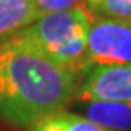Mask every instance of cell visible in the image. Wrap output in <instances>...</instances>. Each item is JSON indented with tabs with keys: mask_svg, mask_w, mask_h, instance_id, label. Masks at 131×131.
<instances>
[{
	"mask_svg": "<svg viewBox=\"0 0 131 131\" xmlns=\"http://www.w3.org/2000/svg\"><path fill=\"white\" fill-rule=\"evenodd\" d=\"M78 79L14 35L0 44V117L29 129L38 118L74 101Z\"/></svg>",
	"mask_w": 131,
	"mask_h": 131,
	"instance_id": "1",
	"label": "cell"
},
{
	"mask_svg": "<svg viewBox=\"0 0 131 131\" xmlns=\"http://www.w3.org/2000/svg\"><path fill=\"white\" fill-rule=\"evenodd\" d=\"M89 6L40 14L16 36L33 44L57 65L82 78L92 67L87 54Z\"/></svg>",
	"mask_w": 131,
	"mask_h": 131,
	"instance_id": "2",
	"label": "cell"
},
{
	"mask_svg": "<svg viewBox=\"0 0 131 131\" xmlns=\"http://www.w3.org/2000/svg\"><path fill=\"white\" fill-rule=\"evenodd\" d=\"M87 54L93 65H131V21L93 14L87 33Z\"/></svg>",
	"mask_w": 131,
	"mask_h": 131,
	"instance_id": "3",
	"label": "cell"
},
{
	"mask_svg": "<svg viewBox=\"0 0 131 131\" xmlns=\"http://www.w3.org/2000/svg\"><path fill=\"white\" fill-rule=\"evenodd\" d=\"M74 101H131V65H93L82 76Z\"/></svg>",
	"mask_w": 131,
	"mask_h": 131,
	"instance_id": "4",
	"label": "cell"
},
{
	"mask_svg": "<svg viewBox=\"0 0 131 131\" xmlns=\"http://www.w3.org/2000/svg\"><path fill=\"white\" fill-rule=\"evenodd\" d=\"M84 117L112 131H131V101H78Z\"/></svg>",
	"mask_w": 131,
	"mask_h": 131,
	"instance_id": "5",
	"label": "cell"
},
{
	"mask_svg": "<svg viewBox=\"0 0 131 131\" xmlns=\"http://www.w3.org/2000/svg\"><path fill=\"white\" fill-rule=\"evenodd\" d=\"M36 17L35 0H0V44L13 38Z\"/></svg>",
	"mask_w": 131,
	"mask_h": 131,
	"instance_id": "6",
	"label": "cell"
},
{
	"mask_svg": "<svg viewBox=\"0 0 131 131\" xmlns=\"http://www.w3.org/2000/svg\"><path fill=\"white\" fill-rule=\"evenodd\" d=\"M30 131H112L90 118L70 111H55L38 118L30 125Z\"/></svg>",
	"mask_w": 131,
	"mask_h": 131,
	"instance_id": "7",
	"label": "cell"
},
{
	"mask_svg": "<svg viewBox=\"0 0 131 131\" xmlns=\"http://www.w3.org/2000/svg\"><path fill=\"white\" fill-rule=\"evenodd\" d=\"M90 11L112 19L131 21V0H96L90 6Z\"/></svg>",
	"mask_w": 131,
	"mask_h": 131,
	"instance_id": "8",
	"label": "cell"
},
{
	"mask_svg": "<svg viewBox=\"0 0 131 131\" xmlns=\"http://www.w3.org/2000/svg\"><path fill=\"white\" fill-rule=\"evenodd\" d=\"M36 13L46 14V13H57V11H68L74 8H84L87 6V0H35Z\"/></svg>",
	"mask_w": 131,
	"mask_h": 131,
	"instance_id": "9",
	"label": "cell"
},
{
	"mask_svg": "<svg viewBox=\"0 0 131 131\" xmlns=\"http://www.w3.org/2000/svg\"><path fill=\"white\" fill-rule=\"evenodd\" d=\"M95 2H96V0H87V6L90 8V6H92L93 3H95Z\"/></svg>",
	"mask_w": 131,
	"mask_h": 131,
	"instance_id": "10",
	"label": "cell"
}]
</instances>
